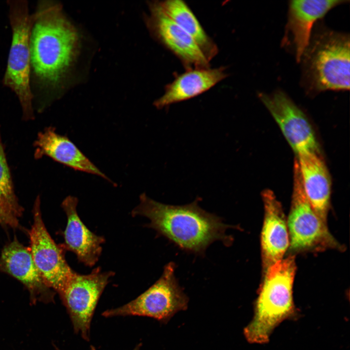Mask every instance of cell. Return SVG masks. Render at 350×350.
<instances>
[{"mask_svg":"<svg viewBox=\"0 0 350 350\" xmlns=\"http://www.w3.org/2000/svg\"><path fill=\"white\" fill-rule=\"evenodd\" d=\"M31 83L41 92L57 90L76 58L79 37L63 14L61 6L41 0L32 14Z\"/></svg>","mask_w":350,"mask_h":350,"instance_id":"6da1fadb","label":"cell"},{"mask_svg":"<svg viewBox=\"0 0 350 350\" xmlns=\"http://www.w3.org/2000/svg\"><path fill=\"white\" fill-rule=\"evenodd\" d=\"M199 200L174 206L157 202L143 193L131 215L148 218L147 227L188 252L202 254L211 244L218 241L229 246L233 239L226 231L233 227L225 224L221 218L200 208Z\"/></svg>","mask_w":350,"mask_h":350,"instance_id":"7a4b0ae2","label":"cell"},{"mask_svg":"<svg viewBox=\"0 0 350 350\" xmlns=\"http://www.w3.org/2000/svg\"><path fill=\"white\" fill-rule=\"evenodd\" d=\"M296 269L295 258L282 259L265 272L255 304L252 321L244 329L247 340L262 344L268 341L280 323L295 315L293 285Z\"/></svg>","mask_w":350,"mask_h":350,"instance_id":"3957f363","label":"cell"},{"mask_svg":"<svg viewBox=\"0 0 350 350\" xmlns=\"http://www.w3.org/2000/svg\"><path fill=\"white\" fill-rule=\"evenodd\" d=\"M350 43L349 35L331 31L310 41L301 58L304 76L310 89L320 92L350 89Z\"/></svg>","mask_w":350,"mask_h":350,"instance_id":"277c9868","label":"cell"},{"mask_svg":"<svg viewBox=\"0 0 350 350\" xmlns=\"http://www.w3.org/2000/svg\"><path fill=\"white\" fill-rule=\"evenodd\" d=\"M7 5L12 40L2 83L17 95L24 117L32 119L34 99L30 47L32 14L27 0H8Z\"/></svg>","mask_w":350,"mask_h":350,"instance_id":"5b68a950","label":"cell"},{"mask_svg":"<svg viewBox=\"0 0 350 350\" xmlns=\"http://www.w3.org/2000/svg\"><path fill=\"white\" fill-rule=\"evenodd\" d=\"M293 190L288 220L289 245L294 251L343 249L317 215L304 191L298 165L294 164Z\"/></svg>","mask_w":350,"mask_h":350,"instance_id":"8992f818","label":"cell"},{"mask_svg":"<svg viewBox=\"0 0 350 350\" xmlns=\"http://www.w3.org/2000/svg\"><path fill=\"white\" fill-rule=\"evenodd\" d=\"M175 264L170 262L159 279L136 299L118 308L105 311V317L139 315L167 321L176 313L185 310L188 298L175 276Z\"/></svg>","mask_w":350,"mask_h":350,"instance_id":"52a82bcc","label":"cell"},{"mask_svg":"<svg viewBox=\"0 0 350 350\" xmlns=\"http://www.w3.org/2000/svg\"><path fill=\"white\" fill-rule=\"evenodd\" d=\"M112 271L94 268L88 274L74 272L60 295L70 315L74 331L85 340L89 339L91 321L98 301Z\"/></svg>","mask_w":350,"mask_h":350,"instance_id":"ba28073f","label":"cell"},{"mask_svg":"<svg viewBox=\"0 0 350 350\" xmlns=\"http://www.w3.org/2000/svg\"><path fill=\"white\" fill-rule=\"evenodd\" d=\"M34 221L29 231L30 249L34 262L47 286L59 294L74 271L65 257V249L52 239L43 222L37 197L33 209Z\"/></svg>","mask_w":350,"mask_h":350,"instance_id":"9c48e42d","label":"cell"},{"mask_svg":"<svg viewBox=\"0 0 350 350\" xmlns=\"http://www.w3.org/2000/svg\"><path fill=\"white\" fill-rule=\"evenodd\" d=\"M259 97L296 154L305 151L319 152L306 116L287 94L277 90L270 94L260 93Z\"/></svg>","mask_w":350,"mask_h":350,"instance_id":"30bf717a","label":"cell"},{"mask_svg":"<svg viewBox=\"0 0 350 350\" xmlns=\"http://www.w3.org/2000/svg\"><path fill=\"white\" fill-rule=\"evenodd\" d=\"M147 26L155 38L175 55L186 70L210 67L193 39L162 10L158 1L149 4Z\"/></svg>","mask_w":350,"mask_h":350,"instance_id":"8fae6325","label":"cell"},{"mask_svg":"<svg viewBox=\"0 0 350 350\" xmlns=\"http://www.w3.org/2000/svg\"><path fill=\"white\" fill-rule=\"evenodd\" d=\"M78 199L67 196L62 207L67 217V224L63 235L65 250L74 253L79 262L92 267L98 261L102 251L104 237L91 232L80 219L76 210Z\"/></svg>","mask_w":350,"mask_h":350,"instance_id":"7c38bea8","label":"cell"},{"mask_svg":"<svg viewBox=\"0 0 350 350\" xmlns=\"http://www.w3.org/2000/svg\"><path fill=\"white\" fill-rule=\"evenodd\" d=\"M264 217L261 246L264 272L282 259L289 245V237L282 207L269 190L262 193Z\"/></svg>","mask_w":350,"mask_h":350,"instance_id":"4fadbf2b","label":"cell"},{"mask_svg":"<svg viewBox=\"0 0 350 350\" xmlns=\"http://www.w3.org/2000/svg\"><path fill=\"white\" fill-rule=\"evenodd\" d=\"M340 0H294L288 4L287 33L292 36L296 58L300 62L311 40L314 25L333 7L346 2Z\"/></svg>","mask_w":350,"mask_h":350,"instance_id":"5bb4252c","label":"cell"},{"mask_svg":"<svg viewBox=\"0 0 350 350\" xmlns=\"http://www.w3.org/2000/svg\"><path fill=\"white\" fill-rule=\"evenodd\" d=\"M296 158L306 195L319 218L327 224L330 207L331 180L319 152L305 151Z\"/></svg>","mask_w":350,"mask_h":350,"instance_id":"9a60e30c","label":"cell"},{"mask_svg":"<svg viewBox=\"0 0 350 350\" xmlns=\"http://www.w3.org/2000/svg\"><path fill=\"white\" fill-rule=\"evenodd\" d=\"M228 76L225 67L187 69L166 86L164 93L154 105L162 109L192 98L209 90Z\"/></svg>","mask_w":350,"mask_h":350,"instance_id":"2e32d148","label":"cell"},{"mask_svg":"<svg viewBox=\"0 0 350 350\" xmlns=\"http://www.w3.org/2000/svg\"><path fill=\"white\" fill-rule=\"evenodd\" d=\"M55 130L54 128L49 127L38 133L35 143L36 157L47 156L75 170L95 175L112 182L68 138Z\"/></svg>","mask_w":350,"mask_h":350,"instance_id":"e0dca14e","label":"cell"},{"mask_svg":"<svg viewBox=\"0 0 350 350\" xmlns=\"http://www.w3.org/2000/svg\"><path fill=\"white\" fill-rule=\"evenodd\" d=\"M0 271L20 281L32 296L50 293V287L36 267L30 248L17 238L4 246L0 257Z\"/></svg>","mask_w":350,"mask_h":350,"instance_id":"ac0fdd59","label":"cell"},{"mask_svg":"<svg viewBox=\"0 0 350 350\" xmlns=\"http://www.w3.org/2000/svg\"><path fill=\"white\" fill-rule=\"evenodd\" d=\"M158 1L163 12L193 39L210 62L218 54V46L189 6L181 0Z\"/></svg>","mask_w":350,"mask_h":350,"instance_id":"d6986e66","label":"cell"},{"mask_svg":"<svg viewBox=\"0 0 350 350\" xmlns=\"http://www.w3.org/2000/svg\"><path fill=\"white\" fill-rule=\"evenodd\" d=\"M0 201L18 217L23 209L15 194L9 168L0 139Z\"/></svg>","mask_w":350,"mask_h":350,"instance_id":"ffe728a7","label":"cell"},{"mask_svg":"<svg viewBox=\"0 0 350 350\" xmlns=\"http://www.w3.org/2000/svg\"><path fill=\"white\" fill-rule=\"evenodd\" d=\"M18 224V217L10 209L0 201V225L16 228Z\"/></svg>","mask_w":350,"mask_h":350,"instance_id":"44dd1931","label":"cell"},{"mask_svg":"<svg viewBox=\"0 0 350 350\" xmlns=\"http://www.w3.org/2000/svg\"><path fill=\"white\" fill-rule=\"evenodd\" d=\"M140 344L138 346H137L133 350H140ZM90 350H96L94 347H91Z\"/></svg>","mask_w":350,"mask_h":350,"instance_id":"7402d4cb","label":"cell"}]
</instances>
